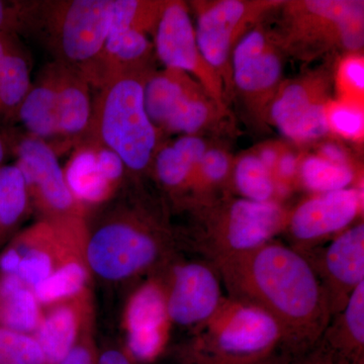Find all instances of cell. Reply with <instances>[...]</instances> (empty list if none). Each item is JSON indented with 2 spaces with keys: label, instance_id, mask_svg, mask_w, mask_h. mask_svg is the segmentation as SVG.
I'll return each mask as SVG.
<instances>
[{
  "label": "cell",
  "instance_id": "f6af8a7d",
  "mask_svg": "<svg viewBox=\"0 0 364 364\" xmlns=\"http://www.w3.org/2000/svg\"><path fill=\"white\" fill-rule=\"evenodd\" d=\"M4 157H6V146H4V141L0 138V165L4 162Z\"/></svg>",
  "mask_w": 364,
  "mask_h": 364
},
{
  "label": "cell",
  "instance_id": "603a6c76",
  "mask_svg": "<svg viewBox=\"0 0 364 364\" xmlns=\"http://www.w3.org/2000/svg\"><path fill=\"white\" fill-rule=\"evenodd\" d=\"M40 324L38 299L16 274L0 272V327L28 334Z\"/></svg>",
  "mask_w": 364,
  "mask_h": 364
},
{
  "label": "cell",
  "instance_id": "b9f144b4",
  "mask_svg": "<svg viewBox=\"0 0 364 364\" xmlns=\"http://www.w3.org/2000/svg\"><path fill=\"white\" fill-rule=\"evenodd\" d=\"M97 364H135L127 353L117 348H105L98 352Z\"/></svg>",
  "mask_w": 364,
  "mask_h": 364
},
{
  "label": "cell",
  "instance_id": "ba28073f",
  "mask_svg": "<svg viewBox=\"0 0 364 364\" xmlns=\"http://www.w3.org/2000/svg\"><path fill=\"white\" fill-rule=\"evenodd\" d=\"M155 50L170 70L184 72L198 81L224 109V82L200 54L188 7L181 1H164L155 28Z\"/></svg>",
  "mask_w": 364,
  "mask_h": 364
},
{
  "label": "cell",
  "instance_id": "f35d334b",
  "mask_svg": "<svg viewBox=\"0 0 364 364\" xmlns=\"http://www.w3.org/2000/svg\"><path fill=\"white\" fill-rule=\"evenodd\" d=\"M299 161L298 157L293 152H282L279 161L275 166L273 177L277 183L289 186L299 173Z\"/></svg>",
  "mask_w": 364,
  "mask_h": 364
},
{
  "label": "cell",
  "instance_id": "30bf717a",
  "mask_svg": "<svg viewBox=\"0 0 364 364\" xmlns=\"http://www.w3.org/2000/svg\"><path fill=\"white\" fill-rule=\"evenodd\" d=\"M313 267L324 289L331 318L364 282V224L348 228L325 248L299 252Z\"/></svg>",
  "mask_w": 364,
  "mask_h": 364
},
{
  "label": "cell",
  "instance_id": "8d00e7d4",
  "mask_svg": "<svg viewBox=\"0 0 364 364\" xmlns=\"http://www.w3.org/2000/svg\"><path fill=\"white\" fill-rule=\"evenodd\" d=\"M289 364H349L337 355L329 347L326 346L321 340L311 350L303 355L291 359Z\"/></svg>",
  "mask_w": 364,
  "mask_h": 364
},
{
  "label": "cell",
  "instance_id": "8992f818",
  "mask_svg": "<svg viewBox=\"0 0 364 364\" xmlns=\"http://www.w3.org/2000/svg\"><path fill=\"white\" fill-rule=\"evenodd\" d=\"M146 112L156 129L171 133L202 131L223 109L203 86L184 72L166 70L148 76L144 86Z\"/></svg>",
  "mask_w": 364,
  "mask_h": 364
},
{
  "label": "cell",
  "instance_id": "2e32d148",
  "mask_svg": "<svg viewBox=\"0 0 364 364\" xmlns=\"http://www.w3.org/2000/svg\"><path fill=\"white\" fill-rule=\"evenodd\" d=\"M116 153L95 142L79 148L69 160L64 176L79 203H100L109 196L124 174Z\"/></svg>",
  "mask_w": 364,
  "mask_h": 364
},
{
  "label": "cell",
  "instance_id": "83f0119b",
  "mask_svg": "<svg viewBox=\"0 0 364 364\" xmlns=\"http://www.w3.org/2000/svg\"><path fill=\"white\" fill-rule=\"evenodd\" d=\"M237 191L245 200L252 202H277L274 177L260 161L257 155L248 154L239 159L234 169Z\"/></svg>",
  "mask_w": 364,
  "mask_h": 364
},
{
  "label": "cell",
  "instance_id": "e0dca14e",
  "mask_svg": "<svg viewBox=\"0 0 364 364\" xmlns=\"http://www.w3.org/2000/svg\"><path fill=\"white\" fill-rule=\"evenodd\" d=\"M153 47L146 33L135 30L111 31L100 54L79 70L98 90L129 74L150 72Z\"/></svg>",
  "mask_w": 364,
  "mask_h": 364
},
{
  "label": "cell",
  "instance_id": "d6986e66",
  "mask_svg": "<svg viewBox=\"0 0 364 364\" xmlns=\"http://www.w3.org/2000/svg\"><path fill=\"white\" fill-rule=\"evenodd\" d=\"M57 124L61 136H78L90 128L92 104L90 85L78 69L55 62Z\"/></svg>",
  "mask_w": 364,
  "mask_h": 364
},
{
  "label": "cell",
  "instance_id": "7402d4cb",
  "mask_svg": "<svg viewBox=\"0 0 364 364\" xmlns=\"http://www.w3.org/2000/svg\"><path fill=\"white\" fill-rule=\"evenodd\" d=\"M207 150L203 139L181 136L158 152L155 159L158 179L172 191L191 188L196 167Z\"/></svg>",
  "mask_w": 364,
  "mask_h": 364
},
{
  "label": "cell",
  "instance_id": "d6a6232c",
  "mask_svg": "<svg viewBox=\"0 0 364 364\" xmlns=\"http://www.w3.org/2000/svg\"><path fill=\"white\" fill-rule=\"evenodd\" d=\"M0 364H47L37 340L0 327Z\"/></svg>",
  "mask_w": 364,
  "mask_h": 364
},
{
  "label": "cell",
  "instance_id": "484cf974",
  "mask_svg": "<svg viewBox=\"0 0 364 364\" xmlns=\"http://www.w3.org/2000/svg\"><path fill=\"white\" fill-rule=\"evenodd\" d=\"M31 86L28 61L16 43L0 65V116L16 114Z\"/></svg>",
  "mask_w": 364,
  "mask_h": 364
},
{
  "label": "cell",
  "instance_id": "52a82bcc",
  "mask_svg": "<svg viewBox=\"0 0 364 364\" xmlns=\"http://www.w3.org/2000/svg\"><path fill=\"white\" fill-rule=\"evenodd\" d=\"M114 0H68L49 6L47 21L59 62L81 70L102 51Z\"/></svg>",
  "mask_w": 364,
  "mask_h": 364
},
{
  "label": "cell",
  "instance_id": "44dd1931",
  "mask_svg": "<svg viewBox=\"0 0 364 364\" xmlns=\"http://www.w3.org/2000/svg\"><path fill=\"white\" fill-rule=\"evenodd\" d=\"M16 114L31 136L41 140L59 136L55 63L44 68Z\"/></svg>",
  "mask_w": 364,
  "mask_h": 364
},
{
  "label": "cell",
  "instance_id": "60d3db41",
  "mask_svg": "<svg viewBox=\"0 0 364 364\" xmlns=\"http://www.w3.org/2000/svg\"><path fill=\"white\" fill-rule=\"evenodd\" d=\"M321 157L325 158L328 161L336 163V164L350 165L349 164L348 157L346 153L334 143H326L321 147Z\"/></svg>",
  "mask_w": 364,
  "mask_h": 364
},
{
  "label": "cell",
  "instance_id": "5bb4252c",
  "mask_svg": "<svg viewBox=\"0 0 364 364\" xmlns=\"http://www.w3.org/2000/svg\"><path fill=\"white\" fill-rule=\"evenodd\" d=\"M321 85L317 81H296L284 86L273 100V124L291 140L309 142L329 131L328 104Z\"/></svg>",
  "mask_w": 364,
  "mask_h": 364
},
{
  "label": "cell",
  "instance_id": "7bdbcfd3",
  "mask_svg": "<svg viewBox=\"0 0 364 364\" xmlns=\"http://www.w3.org/2000/svg\"><path fill=\"white\" fill-rule=\"evenodd\" d=\"M280 154H282V152H280L277 147L267 146V147H263L262 149L260 150L257 157L259 158L260 161L264 165L265 168L273 176V172H274L275 166H277V163L279 161Z\"/></svg>",
  "mask_w": 364,
  "mask_h": 364
},
{
  "label": "cell",
  "instance_id": "277c9868",
  "mask_svg": "<svg viewBox=\"0 0 364 364\" xmlns=\"http://www.w3.org/2000/svg\"><path fill=\"white\" fill-rule=\"evenodd\" d=\"M205 207L210 210L205 228L196 237L195 248L212 264L272 241L284 231L289 218L277 202L241 198L217 208L212 203Z\"/></svg>",
  "mask_w": 364,
  "mask_h": 364
},
{
  "label": "cell",
  "instance_id": "74e56055",
  "mask_svg": "<svg viewBox=\"0 0 364 364\" xmlns=\"http://www.w3.org/2000/svg\"><path fill=\"white\" fill-rule=\"evenodd\" d=\"M97 354L90 339L80 338L58 364H97Z\"/></svg>",
  "mask_w": 364,
  "mask_h": 364
},
{
  "label": "cell",
  "instance_id": "9a60e30c",
  "mask_svg": "<svg viewBox=\"0 0 364 364\" xmlns=\"http://www.w3.org/2000/svg\"><path fill=\"white\" fill-rule=\"evenodd\" d=\"M168 321L160 282H148L134 294L127 310V355L133 363H151L160 355L166 343Z\"/></svg>",
  "mask_w": 364,
  "mask_h": 364
},
{
  "label": "cell",
  "instance_id": "3957f363",
  "mask_svg": "<svg viewBox=\"0 0 364 364\" xmlns=\"http://www.w3.org/2000/svg\"><path fill=\"white\" fill-rule=\"evenodd\" d=\"M188 344L213 360L245 364L284 349V335L262 309L224 296L214 315L193 330Z\"/></svg>",
  "mask_w": 364,
  "mask_h": 364
},
{
  "label": "cell",
  "instance_id": "e575fe53",
  "mask_svg": "<svg viewBox=\"0 0 364 364\" xmlns=\"http://www.w3.org/2000/svg\"><path fill=\"white\" fill-rule=\"evenodd\" d=\"M293 356L284 349L274 352L267 358L245 364H289ZM177 364H226L213 360V359L203 355L200 352L196 351L189 344L182 346L176 353Z\"/></svg>",
  "mask_w": 364,
  "mask_h": 364
},
{
  "label": "cell",
  "instance_id": "ffe728a7",
  "mask_svg": "<svg viewBox=\"0 0 364 364\" xmlns=\"http://www.w3.org/2000/svg\"><path fill=\"white\" fill-rule=\"evenodd\" d=\"M320 340L349 364H364V282L331 318Z\"/></svg>",
  "mask_w": 364,
  "mask_h": 364
},
{
  "label": "cell",
  "instance_id": "7c38bea8",
  "mask_svg": "<svg viewBox=\"0 0 364 364\" xmlns=\"http://www.w3.org/2000/svg\"><path fill=\"white\" fill-rule=\"evenodd\" d=\"M363 191L348 188L318 193L287 218L286 229L299 252L311 250L333 235L348 229L363 210ZM284 229V230H286Z\"/></svg>",
  "mask_w": 364,
  "mask_h": 364
},
{
  "label": "cell",
  "instance_id": "4316f807",
  "mask_svg": "<svg viewBox=\"0 0 364 364\" xmlns=\"http://www.w3.org/2000/svg\"><path fill=\"white\" fill-rule=\"evenodd\" d=\"M298 174L303 186L317 195L348 188L354 181L350 165L336 164L320 155H311L301 160Z\"/></svg>",
  "mask_w": 364,
  "mask_h": 364
},
{
  "label": "cell",
  "instance_id": "5b68a950",
  "mask_svg": "<svg viewBox=\"0 0 364 364\" xmlns=\"http://www.w3.org/2000/svg\"><path fill=\"white\" fill-rule=\"evenodd\" d=\"M159 229L135 219L102 225L86 244V259L98 277L124 280L152 269L169 253Z\"/></svg>",
  "mask_w": 364,
  "mask_h": 364
},
{
  "label": "cell",
  "instance_id": "ab89813d",
  "mask_svg": "<svg viewBox=\"0 0 364 364\" xmlns=\"http://www.w3.org/2000/svg\"><path fill=\"white\" fill-rule=\"evenodd\" d=\"M23 26V6L0 1V31L14 33Z\"/></svg>",
  "mask_w": 364,
  "mask_h": 364
},
{
  "label": "cell",
  "instance_id": "836d02e7",
  "mask_svg": "<svg viewBox=\"0 0 364 364\" xmlns=\"http://www.w3.org/2000/svg\"><path fill=\"white\" fill-rule=\"evenodd\" d=\"M329 130L349 139H359L363 133V112L358 107L338 102L327 107Z\"/></svg>",
  "mask_w": 364,
  "mask_h": 364
},
{
  "label": "cell",
  "instance_id": "4dcf8cb0",
  "mask_svg": "<svg viewBox=\"0 0 364 364\" xmlns=\"http://www.w3.org/2000/svg\"><path fill=\"white\" fill-rule=\"evenodd\" d=\"M231 161L224 151L207 150L198 162L191 188L198 196V202L203 205H210V195L215 188L223 186L229 176Z\"/></svg>",
  "mask_w": 364,
  "mask_h": 364
},
{
  "label": "cell",
  "instance_id": "d4e9b609",
  "mask_svg": "<svg viewBox=\"0 0 364 364\" xmlns=\"http://www.w3.org/2000/svg\"><path fill=\"white\" fill-rule=\"evenodd\" d=\"M30 198L18 167L0 166V242L4 240L26 214Z\"/></svg>",
  "mask_w": 364,
  "mask_h": 364
},
{
  "label": "cell",
  "instance_id": "d590c367",
  "mask_svg": "<svg viewBox=\"0 0 364 364\" xmlns=\"http://www.w3.org/2000/svg\"><path fill=\"white\" fill-rule=\"evenodd\" d=\"M339 77L345 91L348 93L363 92L364 67L360 57L352 56L345 59L340 66Z\"/></svg>",
  "mask_w": 364,
  "mask_h": 364
},
{
  "label": "cell",
  "instance_id": "ee69618b",
  "mask_svg": "<svg viewBox=\"0 0 364 364\" xmlns=\"http://www.w3.org/2000/svg\"><path fill=\"white\" fill-rule=\"evenodd\" d=\"M16 43V35L14 33L0 31V65Z\"/></svg>",
  "mask_w": 364,
  "mask_h": 364
},
{
  "label": "cell",
  "instance_id": "1f68e13d",
  "mask_svg": "<svg viewBox=\"0 0 364 364\" xmlns=\"http://www.w3.org/2000/svg\"><path fill=\"white\" fill-rule=\"evenodd\" d=\"M18 244L25 248H14L18 254V263L14 274L28 287H35L54 272L53 256L42 248H36L32 237L26 233Z\"/></svg>",
  "mask_w": 364,
  "mask_h": 364
},
{
  "label": "cell",
  "instance_id": "9c48e42d",
  "mask_svg": "<svg viewBox=\"0 0 364 364\" xmlns=\"http://www.w3.org/2000/svg\"><path fill=\"white\" fill-rule=\"evenodd\" d=\"M161 284L169 321L193 330L212 317L221 305V279L207 260L183 261L169 268Z\"/></svg>",
  "mask_w": 364,
  "mask_h": 364
},
{
  "label": "cell",
  "instance_id": "8fae6325",
  "mask_svg": "<svg viewBox=\"0 0 364 364\" xmlns=\"http://www.w3.org/2000/svg\"><path fill=\"white\" fill-rule=\"evenodd\" d=\"M16 155V165L25 179L30 202L35 200L48 219L80 215V203L67 186L54 150L44 140L31 135L21 139Z\"/></svg>",
  "mask_w": 364,
  "mask_h": 364
},
{
  "label": "cell",
  "instance_id": "ac0fdd59",
  "mask_svg": "<svg viewBox=\"0 0 364 364\" xmlns=\"http://www.w3.org/2000/svg\"><path fill=\"white\" fill-rule=\"evenodd\" d=\"M231 71L241 92L253 98L262 97L279 83L282 60L267 35L253 30L235 46Z\"/></svg>",
  "mask_w": 364,
  "mask_h": 364
},
{
  "label": "cell",
  "instance_id": "cb8c5ba5",
  "mask_svg": "<svg viewBox=\"0 0 364 364\" xmlns=\"http://www.w3.org/2000/svg\"><path fill=\"white\" fill-rule=\"evenodd\" d=\"M78 318L70 306H59L45 316L37 328V340L46 363L58 364L77 342Z\"/></svg>",
  "mask_w": 364,
  "mask_h": 364
},
{
  "label": "cell",
  "instance_id": "f546056e",
  "mask_svg": "<svg viewBox=\"0 0 364 364\" xmlns=\"http://www.w3.org/2000/svg\"><path fill=\"white\" fill-rule=\"evenodd\" d=\"M164 1L114 0L111 31L135 30L146 33L156 28Z\"/></svg>",
  "mask_w": 364,
  "mask_h": 364
},
{
  "label": "cell",
  "instance_id": "4fadbf2b",
  "mask_svg": "<svg viewBox=\"0 0 364 364\" xmlns=\"http://www.w3.org/2000/svg\"><path fill=\"white\" fill-rule=\"evenodd\" d=\"M272 4L242 0H221L213 4H196L198 23L196 43L203 59L222 78L230 75V56L234 43L264 9Z\"/></svg>",
  "mask_w": 364,
  "mask_h": 364
},
{
  "label": "cell",
  "instance_id": "7a4b0ae2",
  "mask_svg": "<svg viewBox=\"0 0 364 364\" xmlns=\"http://www.w3.org/2000/svg\"><path fill=\"white\" fill-rule=\"evenodd\" d=\"M150 73L121 76L100 88L87 131L93 142L116 153L134 171L149 165L157 147L158 130L144 102V86Z\"/></svg>",
  "mask_w": 364,
  "mask_h": 364
},
{
  "label": "cell",
  "instance_id": "f1b7e54d",
  "mask_svg": "<svg viewBox=\"0 0 364 364\" xmlns=\"http://www.w3.org/2000/svg\"><path fill=\"white\" fill-rule=\"evenodd\" d=\"M86 280L85 267L77 261H69L32 289L38 301L52 304L80 293Z\"/></svg>",
  "mask_w": 364,
  "mask_h": 364
},
{
  "label": "cell",
  "instance_id": "6da1fadb",
  "mask_svg": "<svg viewBox=\"0 0 364 364\" xmlns=\"http://www.w3.org/2000/svg\"><path fill=\"white\" fill-rule=\"evenodd\" d=\"M230 298L269 314L293 358L311 350L331 321L324 289L309 261L274 240L215 263Z\"/></svg>",
  "mask_w": 364,
  "mask_h": 364
}]
</instances>
